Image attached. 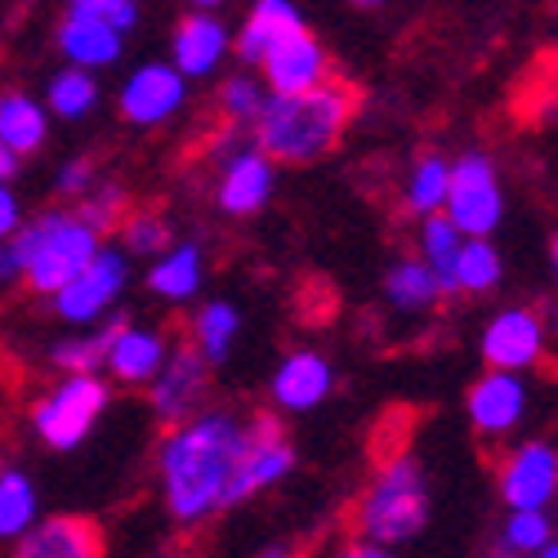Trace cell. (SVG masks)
<instances>
[{
  "mask_svg": "<svg viewBox=\"0 0 558 558\" xmlns=\"http://www.w3.org/2000/svg\"><path fill=\"white\" fill-rule=\"evenodd\" d=\"M242 438H246V421L232 411H202L197 421L161 438L157 451L161 496L179 523L197 527L228 509L232 474H238L242 460Z\"/></svg>",
  "mask_w": 558,
  "mask_h": 558,
  "instance_id": "1",
  "label": "cell"
},
{
  "mask_svg": "<svg viewBox=\"0 0 558 558\" xmlns=\"http://www.w3.org/2000/svg\"><path fill=\"white\" fill-rule=\"evenodd\" d=\"M357 108H362V95L336 76L327 85L308 89V95H291V99L268 95L255 121V148L272 166H313L344 144Z\"/></svg>",
  "mask_w": 558,
  "mask_h": 558,
  "instance_id": "2",
  "label": "cell"
},
{
  "mask_svg": "<svg viewBox=\"0 0 558 558\" xmlns=\"http://www.w3.org/2000/svg\"><path fill=\"white\" fill-rule=\"evenodd\" d=\"M429 527V478L407 447L380 456L376 474H371L357 509H353V532L366 545L393 549L402 541H415Z\"/></svg>",
  "mask_w": 558,
  "mask_h": 558,
  "instance_id": "3",
  "label": "cell"
},
{
  "mask_svg": "<svg viewBox=\"0 0 558 558\" xmlns=\"http://www.w3.org/2000/svg\"><path fill=\"white\" fill-rule=\"evenodd\" d=\"M10 246L23 264V287L32 295L54 300L104 251V238L76 210H45L14 232Z\"/></svg>",
  "mask_w": 558,
  "mask_h": 558,
  "instance_id": "4",
  "label": "cell"
},
{
  "mask_svg": "<svg viewBox=\"0 0 558 558\" xmlns=\"http://www.w3.org/2000/svg\"><path fill=\"white\" fill-rule=\"evenodd\" d=\"M108 402H112V385L104 376H63L50 393L32 402V429L45 447L72 451L95 434Z\"/></svg>",
  "mask_w": 558,
  "mask_h": 558,
  "instance_id": "5",
  "label": "cell"
},
{
  "mask_svg": "<svg viewBox=\"0 0 558 558\" xmlns=\"http://www.w3.org/2000/svg\"><path fill=\"white\" fill-rule=\"evenodd\" d=\"M442 219L460 232L464 242H487L505 219V193L500 174L487 153H464L451 161V183H447V206Z\"/></svg>",
  "mask_w": 558,
  "mask_h": 558,
  "instance_id": "6",
  "label": "cell"
},
{
  "mask_svg": "<svg viewBox=\"0 0 558 558\" xmlns=\"http://www.w3.org/2000/svg\"><path fill=\"white\" fill-rule=\"evenodd\" d=\"M291 470H295V447L287 438V425L272 411L251 415L246 438H242V460H238V474H232V492H228V509L277 487Z\"/></svg>",
  "mask_w": 558,
  "mask_h": 558,
  "instance_id": "7",
  "label": "cell"
},
{
  "mask_svg": "<svg viewBox=\"0 0 558 558\" xmlns=\"http://www.w3.org/2000/svg\"><path fill=\"white\" fill-rule=\"evenodd\" d=\"M206 393H210V362L197 353L193 340L170 344L166 366L157 371V380L148 385L153 415L166 429H179V425H189V421H197V415H202Z\"/></svg>",
  "mask_w": 558,
  "mask_h": 558,
  "instance_id": "8",
  "label": "cell"
},
{
  "mask_svg": "<svg viewBox=\"0 0 558 558\" xmlns=\"http://www.w3.org/2000/svg\"><path fill=\"white\" fill-rule=\"evenodd\" d=\"M264 68V85L272 99H291V95H308V89L331 81V59L327 45H322L308 27L287 32L277 45H268V54L259 59Z\"/></svg>",
  "mask_w": 558,
  "mask_h": 558,
  "instance_id": "9",
  "label": "cell"
},
{
  "mask_svg": "<svg viewBox=\"0 0 558 558\" xmlns=\"http://www.w3.org/2000/svg\"><path fill=\"white\" fill-rule=\"evenodd\" d=\"M125 277H130V264L121 251L104 246L95 259H89V268L76 277V282H68L50 304L63 322H76V327H95V322L108 317V308L121 300L125 291Z\"/></svg>",
  "mask_w": 558,
  "mask_h": 558,
  "instance_id": "10",
  "label": "cell"
},
{
  "mask_svg": "<svg viewBox=\"0 0 558 558\" xmlns=\"http://www.w3.org/2000/svg\"><path fill=\"white\" fill-rule=\"evenodd\" d=\"M500 500L509 505V514L519 509H545L558 496V447L549 438L519 442L500 460Z\"/></svg>",
  "mask_w": 558,
  "mask_h": 558,
  "instance_id": "11",
  "label": "cell"
},
{
  "mask_svg": "<svg viewBox=\"0 0 558 558\" xmlns=\"http://www.w3.org/2000/svg\"><path fill=\"white\" fill-rule=\"evenodd\" d=\"M545 353V322L532 308H505L483 327V362L487 371L523 376Z\"/></svg>",
  "mask_w": 558,
  "mask_h": 558,
  "instance_id": "12",
  "label": "cell"
},
{
  "mask_svg": "<svg viewBox=\"0 0 558 558\" xmlns=\"http://www.w3.org/2000/svg\"><path fill=\"white\" fill-rule=\"evenodd\" d=\"M232 50V36H228V23L215 14V5H193L174 23V36H170V68L189 81V76H210L223 54Z\"/></svg>",
  "mask_w": 558,
  "mask_h": 558,
  "instance_id": "13",
  "label": "cell"
},
{
  "mask_svg": "<svg viewBox=\"0 0 558 558\" xmlns=\"http://www.w3.org/2000/svg\"><path fill=\"white\" fill-rule=\"evenodd\" d=\"M272 189H277V166L259 148H238L219 166L215 206L228 219H251L272 202Z\"/></svg>",
  "mask_w": 558,
  "mask_h": 558,
  "instance_id": "14",
  "label": "cell"
},
{
  "mask_svg": "<svg viewBox=\"0 0 558 558\" xmlns=\"http://www.w3.org/2000/svg\"><path fill=\"white\" fill-rule=\"evenodd\" d=\"M183 104H189V81L170 63L134 68L121 85V117L130 125H166Z\"/></svg>",
  "mask_w": 558,
  "mask_h": 558,
  "instance_id": "15",
  "label": "cell"
},
{
  "mask_svg": "<svg viewBox=\"0 0 558 558\" xmlns=\"http://www.w3.org/2000/svg\"><path fill=\"white\" fill-rule=\"evenodd\" d=\"M464 411L478 438H505L527 415V385L523 376H505V371H483V376L464 393Z\"/></svg>",
  "mask_w": 558,
  "mask_h": 558,
  "instance_id": "16",
  "label": "cell"
},
{
  "mask_svg": "<svg viewBox=\"0 0 558 558\" xmlns=\"http://www.w3.org/2000/svg\"><path fill=\"white\" fill-rule=\"evenodd\" d=\"M14 558H108V541L95 519L50 514L14 541Z\"/></svg>",
  "mask_w": 558,
  "mask_h": 558,
  "instance_id": "17",
  "label": "cell"
},
{
  "mask_svg": "<svg viewBox=\"0 0 558 558\" xmlns=\"http://www.w3.org/2000/svg\"><path fill=\"white\" fill-rule=\"evenodd\" d=\"M170 357V336L166 331H153V327H121V336L112 340L108 357H104V371L117 380V385H153L157 371L166 366Z\"/></svg>",
  "mask_w": 558,
  "mask_h": 558,
  "instance_id": "18",
  "label": "cell"
},
{
  "mask_svg": "<svg viewBox=\"0 0 558 558\" xmlns=\"http://www.w3.org/2000/svg\"><path fill=\"white\" fill-rule=\"evenodd\" d=\"M331 385H336L331 362L322 353H313V349H295L272 371V402L282 411H313L322 398L331 393Z\"/></svg>",
  "mask_w": 558,
  "mask_h": 558,
  "instance_id": "19",
  "label": "cell"
},
{
  "mask_svg": "<svg viewBox=\"0 0 558 558\" xmlns=\"http://www.w3.org/2000/svg\"><path fill=\"white\" fill-rule=\"evenodd\" d=\"M121 45H125L121 32H112L99 19H89L76 5H68L63 23H59V50H63L68 68L95 76V72H104V68H112L121 59Z\"/></svg>",
  "mask_w": 558,
  "mask_h": 558,
  "instance_id": "20",
  "label": "cell"
},
{
  "mask_svg": "<svg viewBox=\"0 0 558 558\" xmlns=\"http://www.w3.org/2000/svg\"><path fill=\"white\" fill-rule=\"evenodd\" d=\"M295 27H304V19H300V10L291 5V0H259V5H251V14L238 27V36H232V50H238L242 63L259 68V59L268 54V45H277Z\"/></svg>",
  "mask_w": 558,
  "mask_h": 558,
  "instance_id": "21",
  "label": "cell"
},
{
  "mask_svg": "<svg viewBox=\"0 0 558 558\" xmlns=\"http://www.w3.org/2000/svg\"><path fill=\"white\" fill-rule=\"evenodd\" d=\"M45 134H50L45 108L32 95H23V89H5V95H0V144L23 161L45 148Z\"/></svg>",
  "mask_w": 558,
  "mask_h": 558,
  "instance_id": "22",
  "label": "cell"
},
{
  "mask_svg": "<svg viewBox=\"0 0 558 558\" xmlns=\"http://www.w3.org/2000/svg\"><path fill=\"white\" fill-rule=\"evenodd\" d=\"M202 272H206V255L197 242H174L166 255L153 259L148 268V287L161 295V300H193L197 287H202Z\"/></svg>",
  "mask_w": 558,
  "mask_h": 558,
  "instance_id": "23",
  "label": "cell"
},
{
  "mask_svg": "<svg viewBox=\"0 0 558 558\" xmlns=\"http://www.w3.org/2000/svg\"><path fill=\"white\" fill-rule=\"evenodd\" d=\"M385 300L398 308V313H429V308H438V300H447L442 295V287H438V277L415 259V255H407V259H393L389 264V272H385Z\"/></svg>",
  "mask_w": 558,
  "mask_h": 558,
  "instance_id": "24",
  "label": "cell"
},
{
  "mask_svg": "<svg viewBox=\"0 0 558 558\" xmlns=\"http://www.w3.org/2000/svg\"><path fill=\"white\" fill-rule=\"evenodd\" d=\"M447 183H451V161H447L442 153H425L421 161L411 166V179H407V193H402L407 210L421 215V219L442 215V206H447Z\"/></svg>",
  "mask_w": 558,
  "mask_h": 558,
  "instance_id": "25",
  "label": "cell"
},
{
  "mask_svg": "<svg viewBox=\"0 0 558 558\" xmlns=\"http://www.w3.org/2000/svg\"><path fill=\"white\" fill-rule=\"evenodd\" d=\"M460 246H464V238H460V232L442 215H434V219L421 223V255H415V259H421L438 277V287H442L447 300L456 295V259H460Z\"/></svg>",
  "mask_w": 558,
  "mask_h": 558,
  "instance_id": "26",
  "label": "cell"
},
{
  "mask_svg": "<svg viewBox=\"0 0 558 558\" xmlns=\"http://www.w3.org/2000/svg\"><path fill=\"white\" fill-rule=\"evenodd\" d=\"M121 327H125V313L112 317V322H104V327H99V331H89V336L63 340V344L54 349V366L63 371V376H99V366H104L112 340L121 336Z\"/></svg>",
  "mask_w": 558,
  "mask_h": 558,
  "instance_id": "27",
  "label": "cell"
},
{
  "mask_svg": "<svg viewBox=\"0 0 558 558\" xmlns=\"http://www.w3.org/2000/svg\"><path fill=\"white\" fill-rule=\"evenodd\" d=\"M36 527V483L23 470H0V541Z\"/></svg>",
  "mask_w": 558,
  "mask_h": 558,
  "instance_id": "28",
  "label": "cell"
},
{
  "mask_svg": "<svg viewBox=\"0 0 558 558\" xmlns=\"http://www.w3.org/2000/svg\"><path fill=\"white\" fill-rule=\"evenodd\" d=\"M238 327H242V313L232 308V304H223V300L206 304V308L197 313V327H193V344H197V353H202L210 366H219V362L232 353Z\"/></svg>",
  "mask_w": 558,
  "mask_h": 558,
  "instance_id": "29",
  "label": "cell"
},
{
  "mask_svg": "<svg viewBox=\"0 0 558 558\" xmlns=\"http://www.w3.org/2000/svg\"><path fill=\"white\" fill-rule=\"evenodd\" d=\"M505 264L492 242H464L456 259V295H487L500 287Z\"/></svg>",
  "mask_w": 558,
  "mask_h": 558,
  "instance_id": "30",
  "label": "cell"
},
{
  "mask_svg": "<svg viewBox=\"0 0 558 558\" xmlns=\"http://www.w3.org/2000/svg\"><path fill=\"white\" fill-rule=\"evenodd\" d=\"M99 104V81L89 72H76V68H63L50 76V112L63 117V121H76L85 112H95Z\"/></svg>",
  "mask_w": 558,
  "mask_h": 558,
  "instance_id": "31",
  "label": "cell"
},
{
  "mask_svg": "<svg viewBox=\"0 0 558 558\" xmlns=\"http://www.w3.org/2000/svg\"><path fill=\"white\" fill-rule=\"evenodd\" d=\"M264 104H268V89H264L255 76H246V72L228 76V81L219 85V112H223L228 130L255 125V121H259V112H264Z\"/></svg>",
  "mask_w": 558,
  "mask_h": 558,
  "instance_id": "32",
  "label": "cell"
},
{
  "mask_svg": "<svg viewBox=\"0 0 558 558\" xmlns=\"http://www.w3.org/2000/svg\"><path fill=\"white\" fill-rule=\"evenodd\" d=\"M549 541H554V523H549L545 509H519V514L505 519L500 549L519 558V554H541Z\"/></svg>",
  "mask_w": 558,
  "mask_h": 558,
  "instance_id": "33",
  "label": "cell"
},
{
  "mask_svg": "<svg viewBox=\"0 0 558 558\" xmlns=\"http://www.w3.org/2000/svg\"><path fill=\"white\" fill-rule=\"evenodd\" d=\"M121 242L130 255H166L174 246V232L157 210H130L121 223Z\"/></svg>",
  "mask_w": 558,
  "mask_h": 558,
  "instance_id": "34",
  "label": "cell"
},
{
  "mask_svg": "<svg viewBox=\"0 0 558 558\" xmlns=\"http://www.w3.org/2000/svg\"><path fill=\"white\" fill-rule=\"evenodd\" d=\"M76 215L95 228L99 238H108V232L121 228L125 215H130V193L121 189V183H95V193L76 206Z\"/></svg>",
  "mask_w": 558,
  "mask_h": 558,
  "instance_id": "35",
  "label": "cell"
},
{
  "mask_svg": "<svg viewBox=\"0 0 558 558\" xmlns=\"http://www.w3.org/2000/svg\"><path fill=\"white\" fill-rule=\"evenodd\" d=\"M72 5L81 14H89V19H99L104 27L121 32V36L138 23V5H134V0H72Z\"/></svg>",
  "mask_w": 558,
  "mask_h": 558,
  "instance_id": "36",
  "label": "cell"
},
{
  "mask_svg": "<svg viewBox=\"0 0 558 558\" xmlns=\"http://www.w3.org/2000/svg\"><path fill=\"white\" fill-rule=\"evenodd\" d=\"M54 193H59L63 202H85L89 193H95V161H89V157H76V161H68V166L59 170Z\"/></svg>",
  "mask_w": 558,
  "mask_h": 558,
  "instance_id": "37",
  "label": "cell"
},
{
  "mask_svg": "<svg viewBox=\"0 0 558 558\" xmlns=\"http://www.w3.org/2000/svg\"><path fill=\"white\" fill-rule=\"evenodd\" d=\"M23 228V210H19V197L10 193V183H0V246H5L14 232Z\"/></svg>",
  "mask_w": 558,
  "mask_h": 558,
  "instance_id": "38",
  "label": "cell"
},
{
  "mask_svg": "<svg viewBox=\"0 0 558 558\" xmlns=\"http://www.w3.org/2000/svg\"><path fill=\"white\" fill-rule=\"evenodd\" d=\"M10 282H23V264H19L14 246L5 242V246H0V287H10Z\"/></svg>",
  "mask_w": 558,
  "mask_h": 558,
  "instance_id": "39",
  "label": "cell"
},
{
  "mask_svg": "<svg viewBox=\"0 0 558 558\" xmlns=\"http://www.w3.org/2000/svg\"><path fill=\"white\" fill-rule=\"evenodd\" d=\"M336 558H393V549H380V545H366V541H353L344 545Z\"/></svg>",
  "mask_w": 558,
  "mask_h": 558,
  "instance_id": "40",
  "label": "cell"
},
{
  "mask_svg": "<svg viewBox=\"0 0 558 558\" xmlns=\"http://www.w3.org/2000/svg\"><path fill=\"white\" fill-rule=\"evenodd\" d=\"M19 170H23V161H19V157H14L5 144H0V183H10Z\"/></svg>",
  "mask_w": 558,
  "mask_h": 558,
  "instance_id": "41",
  "label": "cell"
},
{
  "mask_svg": "<svg viewBox=\"0 0 558 558\" xmlns=\"http://www.w3.org/2000/svg\"><path fill=\"white\" fill-rule=\"evenodd\" d=\"M255 558H300V554H295L291 545H268V549H259Z\"/></svg>",
  "mask_w": 558,
  "mask_h": 558,
  "instance_id": "42",
  "label": "cell"
},
{
  "mask_svg": "<svg viewBox=\"0 0 558 558\" xmlns=\"http://www.w3.org/2000/svg\"><path fill=\"white\" fill-rule=\"evenodd\" d=\"M549 264H554V282H558V228H554V238H549Z\"/></svg>",
  "mask_w": 558,
  "mask_h": 558,
  "instance_id": "43",
  "label": "cell"
},
{
  "mask_svg": "<svg viewBox=\"0 0 558 558\" xmlns=\"http://www.w3.org/2000/svg\"><path fill=\"white\" fill-rule=\"evenodd\" d=\"M536 558H558V536H554V541H549V545H545Z\"/></svg>",
  "mask_w": 558,
  "mask_h": 558,
  "instance_id": "44",
  "label": "cell"
},
{
  "mask_svg": "<svg viewBox=\"0 0 558 558\" xmlns=\"http://www.w3.org/2000/svg\"><path fill=\"white\" fill-rule=\"evenodd\" d=\"M492 558H514V554H505V549H496V554H492Z\"/></svg>",
  "mask_w": 558,
  "mask_h": 558,
  "instance_id": "45",
  "label": "cell"
}]
</instances>
